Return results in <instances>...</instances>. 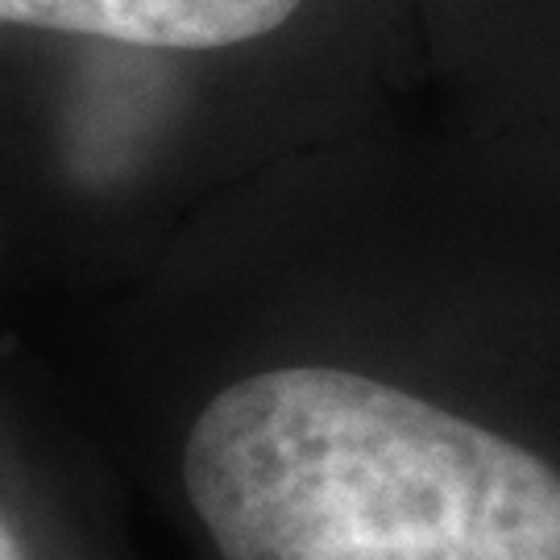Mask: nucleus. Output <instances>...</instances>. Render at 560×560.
I'll return each instance as SVG.
<instances>
[{
	"label": "nucleus",
	"mask_w": 560,
	"mask_h": 560,
	"mask_svg": "<svg viewBox=\"0 0 560 560\" xmlns=\"http://www.w3.org/2000/svg\"><path fill=\"white\" fill-rule=\"evenodd\" d=\"M221 560H560V474L399 386L282 365L224 386L183 448Z\"/></svg>",
	"instance_id": "f257e3e1"
},
{
	"label": "nucleus",
	"mask_w": 560,
	"mask_h": 560,
	"mask_svg": "<svg viewBox=\"0 0 560 560\" xmlns=\"http://www.w3.org/2000/svg\"><path fill=\"white\" fill-rule=\"evenodd\" d=\"M0 560H25V548L13 536V527L4 523V515H0Z\"/></svg>",
	"instance_id": "7ed1b4c3"
},
{
	"label": "nucleus",
	"mask_w": 560,
	"mask_h": 560,
	"mask_svg": "<svg viewBox=\"0 0 560 560\" xmlns=\"http://www.w3.org/2000/svg\"><path fill=\"white\" fill-rule=\"evenodd\" d=\"M300 4L303 0H0V25H34L154 50H217L279 30Z\"/></svg>",
	"instance_id": "f03ea898"
}]
</instances>
